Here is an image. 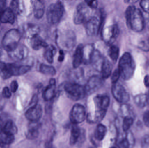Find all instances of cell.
Listing matches in <instances>:
<instances>
[{
  "label": "cell",
  "mask_w": 149,
  "mask_h": 148,
  "mask_svg": "<svg viewBox=\"0 0 149 148\" xmlns=\"http://www.w3.org/2000/svg\"><path fill=\"white\" fill-rule=\"evenodd\" d=\"M104 83V79L99 76H91L85 86L86 94L94 93L100 88Z\"/></svg>",
  "instance_id": "9"
},
{
  "label": "cell",
  "mask_w": 149,
  "mask_h": 148,
  "mask_svg": "<svg viewBox=\"0 0 149 148\" xmlns=\"http://www.w3.org/2000/svg\"><path fill=\"white\" fill-rule=\"evenodd\" d=\"M15 14L10 8H6L2 13L1 21L3 23L13 24L15 22Z\"/></svg>",
  "instance_id": "21"
},
{
  "label": "cell",
  "mask_w": 149,
  "mask_h": 148,
  "mask_svg": "<svg viewBox=\"0 0 149 148\" xmlns=\"http://www.w3.org/2000/svg\"><path fill=\"white\" fill-rule=\"evenodd\" d=\"M95 148L91 147V148Z\"/></svg>",
  "instance_id": "54"
},
{
  "label": "cell",
  "mask_w": 149,
  "mask_h": 148,
  "mask_svg": "<svg viewBox=\"0 0 149 148\" xmlns=\"http://www.w3.org/2000/svg\"><path fill=\"white\" fill-rule=\"evenodd\" d=\"M3 127H4V125L3 124V122L2 120L0 117V132L3 131Z\"/></svg>",
  "instance_id": "49"
},
{
  "label": "cell",
  "mask_w": 149,
  "mask_h": 148,
  "mask_svg": "<svg viewBox=\"0 0 149 148\" xmlns=\"http://www.w3.org/2000/svg\"><path fill=\"white\" fill-rule=\"evenodd\" d=\"M137 1H125V2L126 3H129L130 2H131L132 3H135V2H136Z\"/></svg>",
  "instance_id": "50"
},
{
  "label": "cell",
  "mask_w": 149,
  "mask_h": 148,
  "mask_svg": "<svg viewBox=\"0 0 149 148\" xmlns=\"http://www.w3.org/2000/svg\"><path fill=\"white\" fill-rule=\"evenodd\" d=\"M10 8L15 14H19L22 12V4L18 1H12L10 3Z\"/></svg>",
  "instance_id": "35"
},
{
  "label": "cell",
  "mask_w": 149,
  "mask_h": 148,
  "mask_svg": "<svg viewBox=\"0 0 149 148\" xmlns=\"http://www.w3.org/2000/svg\"><path fill=\"white\" fill-rule=\"evenodd\" d=\"M136 64L131 55L128 52L124 53L119 61L118 68L120 77L127 81L133 77L135 70Z\"/></svg>",
  "instance_id": "2"
},
{
  "label": "cell",
  "mask_w": 149,
  "mask_h": 148,
  "mask_svg": "<svg viewBox=\"0 0 149 148\" xmlns=\"http://www.w3.org/2000/svg\"><path fill=\"white\" fill-rule=\"evenodd\" d=\"M33 12L34 16L37 19H40L42 17L45 13V7L44 3L41 1H33Z\"/></svg>",
  "instance_id": "24"
},
{
  "label": "cell",
  "mask_w": 149,
  "mask_h": 148,
  "mask_svg": "<svg viewBox=\"0 0 149 148\" xmlns=\"http://www.w3.org/2000/svg\"><path fill=\"white\" fill-rule=\"evenodd\" d=\"M64 13V7L62 2L58 1L48 7L46 12L47 21L51 24H56L61 20Z\"/></svg>",
  "instance_id": "4"
},
{
  "label": "cell",
  "mask_w": 149,
  "mask_h": 148,
  "mask_svg": "<svg viewBox=\"0 0 149 148\" xmlns=\"http://www.w3.org/2000/svg\"><path fill=\"white\" fill-rule=\"evenodd\" d=\"M23 34L29 40L30 39L38 34L39 28L36 25L32 24H27L23 28Z\"/></svg>",
  "instance_id": "19"
},
{
  "label": "cell",
  "mask_w": 149,
  "mask_h": 148,
  "mask_svg": "<svg viewBox=\"0 0 149 148\" xmlns=\"http://www.w3.org/2000/svg\"><path fill=\"white\" fill-rule=\"evenodd\" d=\"M93 101L97 109L107 110L110 103L109 96L105 94L97 95L93 98Z\"/></svg>",
  "instance_id": "13"
},
{
  "label": "cell",
  "mask_w": 149,
  "mask_h": 148,
  "mask_svg": "<svg viewBox=\"0 0 149 148\" xmlns=\"http://www.w3.org/2000/svg\"><path fill=\"white\" fill-rule=\"evenodd\" d=\"M56 94V84L49 83L44 90L42 97L45 101H49L53 99Z\"/></svg>",
  "instance_id": "22"
},
{
  "label": "cell",
  "mask_w": 149,
  "mask_h": 148,
  "mask_svg": "<svg viewBox=\"0 0 149 148\" xmlns=\"http://www.w3.org/2000/svg\"><path fill=\"white\" fill-rule=\"evenodd\" d=\"M140 5L142 8L145 12H149V0H143L141 1Z\"/></svg>",
  "instance_id": "39"
},
{
  "label": "cell",
  "mask_w": 149,
  "mask_h": 148,
  "mask_svg": "<svg viewBox=\"0 0 149 148\" xmlns=\"http://www.w3.org/2000/svg\"><path fill=\"white\" fill-rule=\"evenodd\" d=\"M64 89L66 95L72 101L81 100L86 95L85 86L78 83H68L65 85Z\"/></svg>",
  "instance_id": "5"
},
{
  "label": "cell",
  "mask_w": 149,
  "mask_h": 148,
  "mask_svg": "<svg viewBox=\"0 0 149 148\" xmlns=\"http://www.w3.org/2000/svg\"><path fill=\"white\" fill-rule=\"evenodd\" d=\"M148 96L145 94H140L135 96L134 98L135 103L138 107L143 108L147 105L148 103Z\"/></svg>",
  "instance_id": "29"
},
{
  "label": "cell",
  "mask_w": 149,
  "mask_h": 148,
  "mask_svg": "<svg viewBox=\"0 0 149 148\" xmlns=\"http://www.w3.org/2000/svg\"><path fill=\"white\" fill-rule=\"evenodd\" d=\"M119 148H129L130 147V142L127 138L122 139L118 144Z\"/></svg>",
  "instance_id": "38"
},
{
  "label": "cell",
  "mask_w": 149,
  "mask_h": 148,
  "mask_svg": "<svg viewBox=\"0 0 149 148\" xmlns=\"http://www.w3.org/2000/svg\"><path fill=\"white\" fill-rule=\"evenodd\" d=\"M119 53H120V50L119 47L115 45L111 46L109 50V55L110 59L114 62L117 61V59L119 57Z\"/></svg>",
  "instance_id": "33"
},
{
  "label": "cell",
  "mask_w": 149,
  "mask_h": 148,
  "mask_svg": "<svg viewBox=\"0 0 149 148\" xmlns=\"http://www.w3.org/2000/svg\"><path fill=\"white\" fill-rule=\"evenodd\" d=\"M85 2L88 7L92 8H95L98 5L97 1H86Z\"/></svg>",
  "instance_id": "42"
},
{
  "label": "cell",
  "mask_w": 149,
  "mask_h": 148,
  "mask_svg": "<svg viewBox=\"0 0 149 148\" xmlns=\"http://www.w3.org/2000/svg\"><path fill=\"white\" fill-rule=\"evenodd\" d=\"M45 49L44 56L49 63H52L53 62L54 55L56 53V49L52 45H48V47Z\"/></svg>",
  "instance_id": "28"
},
{
  "label": "cell",
  "mask_w": 149,
  "mask_h": 148,
  "mask_svg": "<svg viewBox=\"0 0 149 148\" xmlns=\"http://www.w3.org/2000/svg\"><path fill=\"white\" fill-rule=\"evenodd\" d=\"M64 53L63 50H60L59 51V56H58V61L59 62H62L64 59Z\"/></svg>",
  "instance_id": "46"
},
{
  "label": "cell",
  "mask_w": 149,
  "mask_h": 148,
  "mask_svg": "<svg viewBox=\"0 0 149 148\" xmlns=\"http://www.w3.org/2000/svg\"><path fill=\"white\" fill-rule=\"evenodd\" d=\"M143 120L145 125L149 127V110L145 112L143 116Z\"/></svg>",
  "instance_id": "43"
},
{
  "label": "cell",
  "mask_w": 149,
  "mask_h": 148,
  "mask_svg": "<svg viewBox=\"0 0 149 148\" xmlns=\"http://www.w3.org/2000/svg\"><path fill=\"white\" fill-rule=\"evenodd\" d=\"M84 55V47L82 44H79L77 46L73 55L72 65L74 68L79 67L83 62Z\"/></svg>",
  "instance_id": "17"
},
{
  "label": "cell",
  "mask_w": 149,
  "mask_h": 148,
  "mask_svg": "<svg viewBox=\"0 0 149 148\" xmlns=\"http://www.w3.org/2000/svg\"><path fill=\"white\" fill-rule=\"evenodd\" d=\"M3 11H1V10H0V25H1V16L2 13H3Z\"/></svg>",
  "instance_id": "52"
},
{
  "label": "cell",
  "mask_w": 149,
  "mask_h": 148,
  "mask_svg": "<svg viewBox=\"0 0 149 148\" xmlns=\"http://www.w3.org/2000/svg\"><path fill=\"white\" fill-rule=\"evenodd\" d=\"M3 130L8 134L14 135L17 133V128L14 122L9 120L4 125Z\"/></svg>",
  "instance_id": "32"
},
{
  "label": "cell",
  "mask_w": 149,
  "mask_h": 148,
  "mask_svg": "<svg viewBox=\"0 0 149 148\" xmlns=\"http://www.w3.org/2000/svg\"><path fill=\"white\" fill-rule=\"evenodd\" d=\"M15 137L13 135L8 134L3 130L0 132V143L10 144L14 142Z\"/></svg>",
  "instance_id": "31"
},
{
  "label": "cell",
  "mask_w": 149,
  "mask_h": 148,
  "mask_svg": "<svg viewBox=\"0 0 149 148\" xmlns=\"http://www.w3.org/2000/svg\"><path fill=\"white\" fill-rule=\"evenodd\" d=\"M38 97L37 95L36 94L34 95L31 99L30 103L31 107H33V106L38 104Z\"/></svg>",
  "instance_id": "44"
},
{
  "label": "cell",
  "mask_w": 149,
  "mask_h": 148,
  "mask_svg": "<svg viewBox=\"0 0 149 148\" xmlns=\"http://www.w3.org/2000/svg\"><path fill=\"white\" fill-rule=\"evenodd\" d=\"M125 17L128 27L135 32H141L144 28V18L140 9L134 5L129 6L125 12Z\"/></svg>",
  "instance_id": "1"
},
{
  "label": "cell",
  "mask_w": 149,
  "mask_h": 148,
  "mask_svg": "<svg viewBox=\"0 0 149 148\" xmlns=\"http://www.w3.org/2000/svg\"><path fill=\"white\" fill-rule=\"evenodd\" d=\"M22 37L21 32L18 30H10L4 35L2 41L3 47L8 52L15 48L18 44Z\"/></svg>",
  "instance_id": "3"
},
{
  "label": "cell",
  "mask_w": 149,
  "mask_h": 148,
  "mask_svg": "<svg viewBox=\"0 0 149 148\" xmlns=\"http://www.w3.org/2000/svg\"><path fill=\"white\" fill-rule=\"evenodd\" d=\"M12 75L15 76L22 75L29 71L31 66L20 63H9Z\"/></svg>",
  "instance_id": "14"
},
{
  "label": "cell",
  "mask_w": 149,
  "mask_h": 148,
  "mask_svg": "<svg viewBox=\"0 0 149 148\" xmlns=\"http://www.w3.org/2000/svg\"><path fill=\"white\" fill-rule=\"evenodd\" d=\"M110 148H116L115 147H111Z\"/></svg>",
  "instance_id": "53"
},
{
  "label": "cell",
  "mask_w": 149,
  "mask_h": 148,
  "mask_svg": "<svg viewBox=\"0 0 149 148\" xmlns=\"http://www.w3.org/2000/svg\"><path fill=\"white\" fill-rule=\"evenodd\" d=\"M42 106L39 104H37L30 107L26 111L25 116L26 118L31 122H38L42 117Z\"/></svg>",
  "instance_id": "12"
},
{
  "label": "cell",
  "mask_w": 149,
  "mask_h": 148,
  "mask_svg": "<svg viewBox=\"0 0 149 148\" xmlns=\"http://www.w3.org/2000/svg\"><path fill=\"white\" fill-rule=\"evenodd\" d=\"M111 91L113 96L119 102L125 103L129 101V94L123 86L118 82L113 84Z\"/></svg>",
  "instance_id": "8"
},
{
  "label": "cell",
  "mask_w": 149,
  "mask_h": 148,
  "mask_svg": "<svg viewBox=\"0 0 149 148\" xmlns=\"http://www.w3.org/2000/svg\"><path fill=\"white\" fill-rule=\"evenodd\" d=\"M120 77V72L119 70L117 69L114 70L111 76V81L113 84L117 83Z\"/></svg>",
  "instance_id": "37"
},
{
  "label": "cell",
  "mask_w": 149,
  "mask_h": 148,
  "mask_svg": "<svg viewBox=\"0 0 149 148\" xmlns=\"http://www.w3.org/2000/svg\"><path fill=\"white\" fill-rule=\"evenodd\" d=\"M29 41L31 47L35 50H38L42 48H45L48 46L47 43L38 34L31 37Z\"/></svg>",
  "instance_id": "18"
},
{
  "label": "cell",
  "mask_w": 149,
  "mask_h": 148,
  "mask_svg": "<svg viewBox=\"0 0 149 148\" xmlns=\"http://www.w3.org/2000/svg\"><path fill=\"white\" fill-rule=\"evenodd\" d=\"M39 71L45 75L53 76L56 74V71L54 67L42 63L39 67Z\"/></svg>",
  "instance_id": "30"
},
{
  "label": "cell",
  "mask_w": 149,
  "mask_h": 148,
  "mask_svg": "<svg viewBox=\"0 0 149 148\" xmlns=\"http://www.w3.org/2000/svg\"><path fill=\"white\" fill-rule=\"evenodd\" d=\"M112 69L113 66L110 61L104 57L100 70L101 77L103 79L108 78L112 74Z\"/></svg>",
  "instance_id": "16"
},
{
  "label": "cell",
  "mask_w": 149,
  "mask_h": 148,
  "mask_svg": "<svg viewBox=\"0 0 149 148\" xmlns=\"http://www.w3.org/2000/svg\"><path fill=\"white\" fill-rule=\"evenodd\" d=\"M45 148H56L52 141H48L46 142L45 145Z\"/></svg>",
  "instance_id": "47"
},
{
  "label": "cell",
  "mask_w": 149,
  "mask_h": 148,
  "mask_svg": "<svg viewBox=\"0 0 149 148\" xmlns=\"http://www.w3.org/2000/svg\"><path fill=\"white\" fill-rule=\"evenodd\" d=\"M144 83L147 87L149 88V75H146L144 77Z\"/></svg>",
  "instance_id": "48"
},
{
  "label": "cell",
  "mask_w": 149,
  "mask_h": 148,
  "mask_svg": "<svg viewBox=\"0 0 149 148\" xmlns=\"http://www.w3.org/2000/svg\"><path fill=\"white\" fill-rule=\"evenodd\" d=\"M38 122H31L29 125L28 130L26 133V137L30 140H34L38 136Z\"/></svg>",
  "instance_id": "23"
},
{
  "label": "cell",
  "mask_w": 149,
  "mask_h": 148,
  "mask_svg": "<svg viewBox=\"0 0 149 148\" xmlns=\"http://www.w3.org/2000/svg\"><path fill=\"white\" fill-rule=\"evenodd\" d=\"M8 54L11 59L17 61H20L27 58L29 54V50L24 45L19 44L13 50L8 52Z\"/></svg>",
  "instance_id": "10"
},
{
  "label": "cell",
  "mask_w": 149,
  "mask_h": 148,
  "mask_svg": "<svg viewBox=\"0 0 149 148\" xmlns=\"http://www.w3.org/2000/svg\"><path fill=\"white\" fill-rule=\"evenodd\" d=\"M108 35L105 36L107 42L111 43L118 37L120 33L119 27L116 24H114L110 26L107 30Z\"/></svg>",
  "instance_id": "20"
},
{
  "label": "cell",
  "mask_w": 149,
  "mask_h": 148,
  "mask_svg": "<svg viewBox=\"0 0 149 148\" xmlns=\"http://www.w3.org/2000/svg\"><path fill=\"white\" fill-rule=\"evenodd\" d=\"M101 11V16L100 20L96 17L93 16L89 17L85 22V30L88 35L93 36L99 34L105 17L104 11L102 10Z\"/></svg>",
  "instance_id": "6"
},
{
  "label": "cell",
  "mask_w": 149,
  "mask_h": 148,
  "mask_svg": "<svg viewBox=\"0 0 149 148\" xmlns=\"http://www.w3.org/2000/svg\"><path fill=\"white\" fill-rule=\"evenodd\" d=\"M2 54V50L1 48V47H0V56Z\"/></svg>",
  "instance_id": "51"
},
{
  "label": "cell",
  "mask_w": 149,
  "mask_h": 148,
  "mask_svg": "<svg viewBox=\"0 0 149 148\" xmlns=\"http://www.w3.org/2000/svg\"><path fill=\"white\" fill-rule=\"evenodd\" d=\"M138 47L140 49L145 52L149 51V37L142 40L138 45Z\"/></svg>",
  "instance_id": "36"
},
{
  "label": "cell",
  "mask_w": 149,
  "mask_h": 148,
  "mask_svg": "<svg viewBox=\"0 0 149 148\" xmlns=\"http://www.w3.org/2000/svg\"><path fill=\"white\" fill-rule=\"evenodd\" d=\"M6 1L4 0H0V10L3 11L6 8Z\"/></svg>",
  "instance_id": "45"
},
{
  "label": "cell",
  "mask_w": 149,
  "mask_h": 148,
  "mask_svg": "<svg viewBox=\"0 0 149 148\" xmlns=\"http://www.w3.org/2000/svg\"><path fill=\"white\" fill-rule=\"evenodd\" d=\"M134 123V119L131 116H126L123 123L122 127L124 132H127Z\"/></svg>",
  "instance_id": "34"
},
{
  "label": "cell",
  "mask_w": 149,
  "mask_h": 148,
  "mask_svg": "<svg viewBox=\"0 0 149 148\" xmlns=\"http://www.w3.org/2000/svg\"><path fill=\"white\" fill-rule=\"evenodd\" d=\"M18 84L16 81H13L11 82L10 85V90L13 93H15L17 90Z\"/></svg>",
  "instance_id": "41"
},
{
  "label": "cell",
  "mask_w": 149,
  "mask_h": 148,
  "mask_svg": "<svg viewBox=\"0 0 149 148\" xmlns=\"http://www.w3.org/2000/svg\"><path fill=\"white\" fill-rule=\"evenodd\" d=\"M107 133V127L103 124H99L96 127L95 131V138L97 140L101 141L103 140Z\"/></svg>",
  "instance_id": "27"
},
{
  "label": "cell",
  "mask_w": 149,
  "mask_h": 148,
  "mask_svg": "<svg viewBox=\"0 0 149 148\" xmlns=\"http://www.w3.org/2000/svg\"><path fill=\"white\" fill-rule=\"evenodd\" d=\"M87 5L86 3H80L77 6L74 12L73 21L76 24H80L86 21L88 13Z\"/></svg>",
  "instance_id": "11"
},
{
  "label": "cell",
  "mask_w": 149,
  "mask_h": 148,
  "mask_svg": "<svg viewBox=\"0 0 149 148\" xmlns=\"http://www.w3.org/2000/svg\"><path fill=\"white\" fill-rule=\"evenodd\" d=\"M9 63L0 61V76L4 80L8 79L12 76Z\"/></svg>",
  "instance_id": "26"
},
{
  "label": "cell",
  "mask_w": 149,
  "mask_h": 148,
  "mask_svg": "<svg viewBox=\"0 0 149 148\" xmlns=\"http://www.w3.org/2000/svg\"><path fill=\"white\" fill-rule=\"evenodd\" d=\"M81 134V131L78 127V125L72 124L71 130V136L70 140L71 145H75L78 142Z\"/></svg>",
  "instance_id": "25"
},
{
  "label": "cell",
  "mask_w": 149,
  "mask_h": 148,
  "mask_svg": "<svg viewBox=\"0 0 149 148\" xmlns=\"http://www.w3.org/2000/svg\"><path fill=\"white\" fill-rule=\"evenodd\" d=\"M107 110L96 109L95 111L88 113L86 116L87 121L89 123H99L104 119Z\"/></svg>",
  "instance_id": "15"
},
{
  "label": "cell",
  "mask_w": 149,
  "mask_h": 148,
  "mask_svg": "<svg viewBox=\"0 0 149 148\" xmlns=\"http://www.w3.org/2000/svg\"><path fill=\"white\" fill-rule=\"evenodd\" d=\"M70 117L72 124L78 125L83 122L86 118L85 107L80 104L74 105L71 110Z\"/></svg>",
  "instance_id": "7"
},
{
  "label": "cell",
  "mask_w": 149,
  "mask_h": 148,
  "mask_svg": "<svg viewBox=\"0 0 149 148\" xmlns=\"http://www.w3.org/2000/svg\"><path fill=\"white\" fill-rule=\"evenodd\" d=\"M2 95L3 97L6 99H9L11 97V91L8 87H5L3 89Z\"/></svg>",
  "instance_id": "40"
}]
</instances>
